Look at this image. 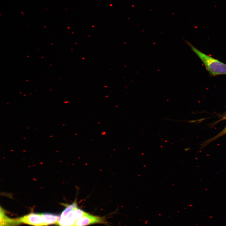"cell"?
Segmentation results:
<instances>
[{"instance_id":"6da1fadb","label":"cell","mask_w":226,"mask_h":226,"mask_svg":"<svg viewBox=\"0 0 226 226\" xmlns=\"http://www.w3.org/2000/svg\"><path fill=\"white\" fill-rule=\"evenodd\" d=\"M185 41L200 59L211 76L226 74V64L200 51L187 40Z\"/></svg>"},{"instance_id":"7a4b0ae2","label":"cell","mask_w":226,"mask_h":226,"mask_svg":"<svg viewBox=\"0 0 226 226\" xmlns=\"http://www.w3.org/2000/svg\"><path fill=\"white\" fill-rule=\"evenodd\" d=\"M65 207L58 216L59 226H74L76 221L86 212L78 208L75 200L71 204H64Z\"/></svg>"},{"instance_id":"3957f363","label":"cell","mask_w":226,"mask_h":226,"mask_svg":"<svg viewBox=\"0 0 226 226\" xmlns=\"http://www.w3.org/2000/svg\"><path fill=\"white\" fill-rule=\"evenodd\" d=\"M96 223L105 224L107 222L104 217L93 215L86 213L76 221L74 226H87Z\"/></svg>"},{"instance_id":"277c9868","label":"cell","mask_w":226,"mask_h":226,"mask_svg":"<svg viewBox=\"0 0 226 226\" xmlns=\"http://www.w3.org/2000/svg\"><path fill=\"white\" fill-rule=\"evenodd\" d=\"M18 219L20 223L34 226H46L44 221L42 213H30Z\"/></svg>"},{"instance_id":"5b68a950","label":"cell","mask_w":226,"mask_h":226,"mask_svg":"<svg viewBox=\"0 0 226 226\" xmlns=\"http://www.w3.org/2000/svg\"><path fill=\"white\" fill-rule=\"evenodd\" d=\"M20 223L18 218H11L6 215L4 210L0 207V226H16Z\"/></svg>"},{"instance_id":"8992f818","label":"cell","mask_w":226,"mask_h":226,"mask_svg":"<svg viewBox=\"0 0 226 226\" xmlns=\"http://www.w3.org/2000/svg\"><path fill=\"white\" fill-rule=\"evenodd\" d=\"M42 215L46 226L50 224H57L58 216L56 214L44 213H42Z\"/></svg>"},{"instance_id":"52a82bcc","label":"cell","mask_w":226,"mask_h":226,"mask_svg":"<svg viewBox=\"0 0 226 226\" xmlns=\"http://www.w3.org/2000/svg\"><path fill=\"white\" fill-rule=\"evenodd\" d=\"M226 134V126L224 129L222 130L220 132L217 134L214 137H213L205 141L204 143H202V145L201 148H204V147L206 146L208 144L212 142L213 141L215 140L218 138L222 136L223 135Z\"/></svg>"},{"instance_id":"ba28073f","label":"cell","mask_w":226,"mask_h":226,"mask_svg":"<svg viewBox=\"0 0 226 226\" xmlns=\"http://www.w3.org/2000/svg\"><path fill=\"white\" fill-rule=\"evenodd\" d=\"M225 118V119H226V117Z\"/></svg>"}]
</instances>
